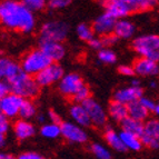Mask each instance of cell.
I'll use <instances>...</instances> for the list:
<instances>
[{
  "label": "cell",
  "instance_id": "cell-1",
  "mask_svg": "<svg viewBox=\"0 0 159 159\" xmlns=\"http://www.w3.org/2000/svg\"><path fill=\"white\" fill-rule=\"evenodd\" d=\"M0 24L6 29L29 34L36 27V18L18 0L0 1Z\"/></svg>",
  "mask_w": 159,
  "mask_h": 159
},
{
  "label": "cell",
  "instance_id": "cell-2",
  "mask_svg": "<svg viewBox=\"0 0 159 159\" xmlns=\"http://www.w3.org/2000/svg\"><path fill=\"white\" fill-rule=\"evenodd\" d=\"M7 81L10 86L11 93L20 96L24 99H32L39 93L40 87L36 79L30 75L26 74L24 70Z\"/></svg>",
  "mask_w": 159,
  "mask_h": 159
},
{
  "label": "cell",
  "instance_id": "cell-3",
  "mask_svg": "<svg viewBox=\"0 0 159 159\" xmlns=\"http://www.w3.org/2000/svg\"><path fill=\"white\" fill-rule=\"evenodd\" d=\"M51 64H52L51 59L40 48H37L28 51L22 57L20 67L26 74L36 76Z\"/></svg>",
  "mask_w": 159,
  "mask_h": 159
},
{
  "label": "cell",
  "instance_id": "cell-4",
  "mask_svg": "<svg viewBox=\"0 0 159 159\" xmlns=\"http://www.w3.org/2000/svg\"><path fill=\"white\" fill-rule=\"evenodd\" d=\"M133 48L140 57L159 62V36L157 34H145L136 38Z\"/></svg>",
  "mask_w": 159,
  "mask_h": 159
},
{
  "label": "cell",
  "instance_id": "cell-5",
  "mask_svg": "<svg viewBox=\"0 0 159 159\" xmlns=\"http://www.w3.org/2000/svg\"><path fill=\"white\" fill-rule=\"evenodd\" d=\"M69 27L66 22L59 20H51L43 24L40 28V40H51L62 43L67 38Z\"/></svg>",
  "mask_w": 159,
  "mask_h": 159
},
{
  "label": "cell",
  "instance_id": "cell-6",
  "mask_svg": "<svg viewBox=\"0 0 159 159\" xmlns=\"http://www.w3.org/2000/svg\"><path fill=\"white\" fill-rule=\"evenodd\" d=\"M84 86H85V82L82 80L81 76L76 72H69L64 75V77L58 82V89L61 95L71 99Z\"/></svg>",
  "mask_w": 159,
  "mask_h": 159
},
{
  "label": "cell",
  "instance_id": "cell-7",
  "mask_svg": "<svg viewBox=\"0 0 159 159\" xmlns=\"http://www.w3.org/2000/svg\"><path fill=\"white\" fill-rule=\"evenodd\" d=\"M64 69L57 62H52L51 65L45 68L43 71L34 76V79L39 85V87H49V86L57 84L64 77Z\"/></svg>",
  "mask_w": 159,
  "mask_h": 159
},
{
  "label": "cell",
  "instance_id": "cell-8",
  "mask_svg": "<svg viewBox=\"0 0 159 159\" xmlns=\"http://www.w3.org/2000/svg\"><path fill=\"white\" fill-rule=\"evenodd\" d=\"M61 126V136L70 143H87L88 134L86 133L85 128L80 127L74 121H64L60 124Z\"/></svg>",
  "mask_w": 159,
  "mask_h": 159
},
{
  "label": "cell",
  "instance_id": "cell-9",
  "mask_svg": "<svg viewBox=\"0 0 159 159\" xmlns=\"http://www.w3.org/2000/svg\"><path fill=\"white\" fill-rule=\"evenodd\" d=\"M82 105L87 110L88 116L90 118L93 126L98 128L106 126L107 120H108V115L98 101L95 100L93 98H89L86 101H84Z\"/></svg>",
  "mask_w": 159,
  "mask_h": 159
},
{
  "label": "cell",
  "instance_id": "cell-10",
  "mask_svg": "<svg viewBox=\"0 0 159 159\" xmlns=\"http://www.w3.org/2000/svg\"><path fill=\"white\" fill-rule=\"evenodd\" d=\"M140 140L143 146H146L147 148H159V119H150L145 124V129Z\"/></svg>",
  "mask_w": 159,
  "mask_h": 159
},
{
  "label": "cell",
  "instance_id": "cell-11",
  "mask_svg": "<svg viewBox=\"0 0 159 159\" xmlns=\"http://www.w3.org/2000/svg\"><path fill=\"white\" fill-rule=\"evenodd\" d=\"M25 99L16 93H10L0 100V110L7 118L12 119L19 116V111Z\"/></svg>",
  "mask_w": 159,
  "mask_h": 159
},
{
  "label": "cell",
  "instance_id": "cell-12",
  "mask_svg": "<svg viewBox=\"0 0 159 159\" xmlns=\"http://www.w3.org/2000/svg\"><path fill=\"white\" fill-rule=\"evenodd\" d=\"M39 48L51 59L52 62H58L66 56V48L58 41L39 39Z\"/></svg>",
  "mask_w": 159,
  "mask_h": 159
},
{
  "label": "cell",
  "instance_id": "cell-13",
  "mask_svg": "<svg viewBox=\"0 0 159 159\" xmlns=\"http://www.w3.org/2000/svg\"><path fill=\"white\" fill-rule=\"evenodd\" d=\"M133 68L135 70V75L143 76V77H154L159 75V65L143 57L136 59Z\"/></svg>",
  "mask_w": 159,
  "mask_h": 159
},
{
  "label": "cell",
  "instance_id": "cell-14",
  "mask_svg": "<svg viewBox=\"0 0 159 159\" xmlns=\"http://www.w3.org/2000/svg\"><path fill=\"white\" fill-rule=\"evenodd\" d=\"M117 19L108 15L107 12H103L99 17L95 19V21L93 24V29L95 34H99L100 37L106 36L109 34H114L115 25H116Z\"/></svg>",
  "mask_w": 159,
  "mask_h": 159
},
{
  "label": "cell",
  "instance_id": "cell-15",
  "mask_svg": "<svg viewBox=\"0 0 159 159\" xmlns=\"http://www.w3.org/2000/svg\"><path fill=\"white\" fill-rule=\"evenodd\" d=\"M102 5L105 7V12L117 20L124 19L129 13H131L124 0H102Z\"/></svg>",
  "mask_w": 159,
  "mask_h": 159
},
{
  "label": "cell",
  "instance_id": "cell-16",
  "mask_svg": "<svg viewBox=\"0 0 159 159\" xmlns=\"http://www.w3.org/2000/svg\"><path fill=\"white\" fill-rule=\"evenodd\" d=\"M143 97V89L141 87H135L130 85L129 87L118 89L114 93V100L119 101V102L129 105V103L137 101Z\"/></svg>",
  "mask_w": 159,
  "mask_h": 159
},
{
  "label": "cell",
  "instance_id": "cell-17",
  "mask_svg": "<svg viewBox=\"0 0 159 159\" xmlns=\"http://www.w3.org/2000/svg\"><path fill=\"white\" fill-rule=\"evenodd\" d=\"M12 130L15 137L21 141L31 138L36 133V128L32 125V122H30L29 120L21 119V118L13 122Z\"/></svg>",
  "mask_w": 159,
  "mask_h": 159
},
{
  "label": "cell",
  "instance_id": "cell-18",
  "mask_svg": "<svg viewBox=\"0 0 159 159\" xmlns=\"http://www.w3.org/2000/svg\"><path fill=\"white\" fill-rule=\"evenodd\" d=\"M69 115L71 117L72 121L77 124L78 126L82 128H88L93 126L91 120L88 116V112L82 103H76L75 102L70 109H69Z\"/></svg>",
  "mask_w": 159,
  "mask_h": 159
},
{
  "label": "cell",
  "instance_id": "cell-19",
  "mask_svg": "<svg viewBox=\"0 0 159 159\" xmlns=\"http://www.w3.org/2000/svg\"><path fill=\"white\" fill-rule=\"evenodd\" d=\"M20 65L7 57H0V80H9L21 71Z\"/></svg>",
  "mask_w": 159,
  "mask_h": 159
},
{
  "label": "cell",
  "instance_id": "cell-20",
  "mask_svg": "<svg viewBox=\"0 0 159 159\" xmlns=\"http://www.w3.org/2000/svg\"><path fill=\"white\" fill-rule=\"evenodd\" d=\"M136 27L131 21L127 19H119L115 25L114 34L118 39H128L135 34Z\"/></svg>",
  "mask_w": 159,
  "mask_h": 159
},
{
  "label": "cell",
  "instance_id": "cell-21",
  "mask_svg": "<svg viewBox=\"0 0 159 159\" xmlns=\"http://www.w3.org/2000/svg\"><path fill=\"white\" fill-rule=\"evenodd\" d=\"M103 138H105L106 143H108V146L114 150L118 151V152H124L127 150L125 145L122 143L119 133H117L116 130L111 129V128H107L105 130V134H103Z\"/></svg>",
  "mask_w": 159,
  "mask_h": 159
},
{
  "label": "cell",
  "instance_id": "cell-22",
  "mask_svg": "<svg viewBox=\"0 0 159 159\" xmlns=\"http://www.w3.org/2000/svg\"><path fill=\"white\" fill-rule=\"evenodd\" d=\"M108 115L116 121L121 122L128 117V107L127 105L119 101L112 100L108 106Z\"/></svg>",
  "mask_w": 159,
  "mask_h": 159
},
{
  "label": "cell",
  "instance_id": "cell-23",
  "mask_svg": "<svg viewBox=\"0 0 159 159\" xmlns=\"http://www.w3.org/2000/svg\"><path fill=\"white\" fill-rule=\"evenodd\" d=\"M120 125H121V130L138 136L139 138L143 136V129H145V124H143V121L133 119V118H130V117L125 118V119L120 122Z\"/></svg>",
  "mask_w": 159,
  "mask_h": 159
},
{
  "label": "cell",
  "instance_id": "cell-24",
  "mask_svg": "<svg viewBox=\"0 0 159 159\" xmlns=\"http://www.w3.org/2000/svg\"><path fill=\"white\" fill-rule=\"evenodd\" d=\"M131 12H141L154 9L158 0H124Z\"/></svg>",
  "mask_w": 159,
  "mask_h": 159
},
{
  "label": "cell",
  "instance_id": "cell-25",
  "mask_svg": "<svg viewBox=\"0 0 159 159\" xmlns=\"http://www.w3.org/2000/svg\"><path fill=\"white\" fill-rule=\"evenodd\" d=\"M127 107H128V117H130V118L139 120V121H143V120H146L148 118L149 111L141 105L139 100L129 103V105H127Z\"/></svg>",
  "mask_w": 159,
  "mask_h": 159
},
{
  "label": "cell",
  "instance_id": "cell-26",
  "mask_svg": "<svg viewBox=\"0 0 159 159\" xmlns=\"http://www.w3.org/2000/svg\"><path fill=\"white\" fill-rule=\"evenodd\" d=\"M119 136L121 138L122 143L125 145L126 149H129V150L138 151L140 150L141 147H143V143H141L140 138L133 134L127 133V131H119Z\"/></svg>",
  "mask_w": 159,
  "mask_h": 159
},
{
  "label": "cell",
  "instance_id": "cell-27",
  "mask_svg": "<svg viewBox=\"0 0 159 159\" xmlns=\"http://www.w3.org/2000/svg\"><path fill=\"white\" fill-rule=\"evenodd\" d=\"M40 134L47 139H56L59 136H61V126L55 122L43 124L40 127Z\"/></svg>",
  "mask_w": 159,
  "mask_h": 159
},
{
  "label": "cell",
  "instance_id": "cell-28",
  "mask_svg": "<svg viewBox=\"0 0 159 159\" xmlns=\"http://www.w3.org/2000/svg\"><path fill=\"white\" fill-rule=\"evenodd\" d=\"M34 116H37L36 105L32 102L31 99H25L21 105V108H20V111H19V117L21 119L29 120L34 118Z\"/></svg>",
  "mask_w": 159,
  "mask_h": 159
},
{
  "label": "cell",
  "instance_id": "cell-29",
  "mask_svg": "<svg viewBox=\"0 0 159 159\" xmlns=\"http://www.w3.org/2000/svg\"><path fill=\"white\" fill-rule=\"evenodd\" d=\"M76 34L82 41H87V43H89L91 39L95 38V31H93V27L87 24L78 25L76 28Z\"/></svg>",
  "mask_w": 159,
  "mask_h": 159
},
{
  "label": "cell",
  "instance_id": "cell-30",
  "mask_svg": "<svg viewBox=\"0 0 159 159\" xmlns=\"http://www.w3.org/2000/svg\"><path fill=\"white\" fill-rule=\"evenodd\" d=\"M90 151L91 154L96 157L97 159H111V152L108 150V148L101 145V143H91L90 146Z\"/></svg>",
  "mask_w": 159,
  "mask_h": 159
},
{
  "label": "cell",
  "instance_id": "cell-31",
  "mask_svg": "<svg viewBox=\"0 0 159 159\" xmlns=\"http://www.w3.org/2000/svg\"><path fill=\"white\" fill-rule=\"evenodd\" d=\"M98 59L100 62L106 65H112L117 61V55L109 48H102L98 51Z\"/></svg>",
  "mask_w": 159,
  "mask_h": 159
},
{
  "label": "cell",
  "instance_id": "cell-32",
  "mask_svg": "<svg viewBox=\"0 0 159 159\" xmlns=\"http://www.w3.org/2000/svg\"><path fill=\"white\" fill-rule=\"evenodd\" d=\"M20 1L32 13L43 10L47 6V0H20Z\"/></svg>",
  "mask_w": 159,
  "mask_h": 159
},
{
  "label": "cell",
  "instance_id": "cell-33",
  "mask_svg": "<svg viewBox=\"0 0 159 159\" xmlns=\"http://www.w3.org/2000/svg\"><path fill=\"white\" fill-rule=\"evenodd\" d=\"M89 98H91L90 89H89V88L85 85L79 91H78L77 93H76V96L72 98V100H74L76 103H82L84 101H86L87 99H89Z\"/></svg>",
  "mask_w": 159,
  "mask_h": 159
},
{
  "label": "cell",
  "instance_id": "cell-34",
  "mask_svg": "<svg viewBox=\"0 0 159 159\" xmlns=\"http://www.w3.org/2000/svg\"><path fill=\"white\" fill-rule=\"evenodd\" d=\"M71 1L72 0H47V5L52 10H59L68 7Z\"/></svg>",
  "mask_w": 159,
  "mask_h": 159
},
{
  "label": "cell",
  "instance_id": "cell-35",
  "mask_svg": "<svg viewBox=\"0 0 159 159\" xmlns=\"http://www.w3.org/2000/svg\"><path fill=\"white\" fill-rule=\"evenodd\" d=\"M10 129V122H9V118L5 116L0 110V134H7Z\"/></svg>",
  "mask_w": 159,
  "mask_h": 159
},
{
  "label": "cell",
  "instance_id": "cell-36",
  "mask_svg": "<svg viewBox=\"0 0 159 159\" xmlns=\"http://www.w3.org/2000/svg\"><path fill=\"white\" fill-rule=\"evenodd\" d=\"M100 38H101V41H102L103 48L110 47V46L115 45V43L118 41V38H117L114 34H106V36H102V37H100Z\"/></svg>",
  "mask_w": 159,
  "mask_h": 159
},
{
  "label": "cell",
  "instance_id": "cell-37",
  "mask_svg": "<svg viewBox=\"0 0 159 159\" xmlns=\"http://www.w3.org/2000/svg\"><path fill=\"white\" fill-rule=\"evenodd\" d=\"M43 156H41L38 152H34V151H25L21 152L20 155L17 156V159H43Z\"/></svg>",
  "mask_w": 159,
  "mask_h": 159
},
{
  "label": "cell",
  "instance_id": "cell-38",
  "mask_svg": "<svg viewBox=\"0 0 159 159\" xmlns=\"http://www.w3.org/2000/svg\"><path fill=\"white\" fill-rule=\"evenodd\" d=\"M11 93L10 86L7 80H0V100Z\"/></svg>",
  "mask_w": 159,
  "mask_h": 159
},
{
  "label": "cell",
  "instance_id": "cell-39",
  "mask_svg": "<svg viewBox=\"0 0 159 159\" xmlns=\"http://www.w3.org/2000/svg\"><path fill=\"white\" fill-rule=\"evenodd\" d=\"M139 101H140L141 105H143L148 111H154L155 107H156V102H155L152 99L147 98V97H141V98L139 99Z\"/></svg>",
  "mask_w": 159,
  "mask_h": 159
},
{
  "label": "cell",
  "instance_id": "cell-40",
  "mask_svg": "<svg viewBox=\"0 0 159 159\" xmlns=\"http://www.w3.org/2000/svg\"><path fill=\"white\" fill-rule=\"evenodd\" d=\"M118 71L119 74H121L122 76H126V77H131L135 75V70L131 66H128V65H121L118 68Z\"/></svg>",
  "mask_w": 159,
  "mask_h": 159
},
{
  "label": "cell",
  "instance_id": "cell-41",
  "mask_svg": "<svg viewBox=\"0 0 159 159\" xmlns=\"http://www.w3.org/2000/svg\"><path fill=\"white\" fill-rule=\"evenodd\" d=\"M89 46H90L93 49H95V50H100V49H102L103 46H102V41H101V38H93V39H91L90 41H89Z\"/></svg>",
  "mask_w": 159,
  "mask_h": 159
},
{
  "label": "cell",
  "instance_id": "cell-42",
  "mask_svg": "<svg viewBox=\"0 0 159 159\" xmlns=\"http://www.w3.org/2000/svg\"><path fill=\"white\" fill-rule=\"evenodd\" d=\"M48 118L50 119V122H55V124H59L60 125L61 122V118L58 115V112H56L55 110H49L48 112Z\"/></svg>",
  "mask_w": 159,
  "mask_h": 159
},
{
  "label": "cell",
  "instance_id": "cell-43",
  "mask_svg": "<svg viewBox=\"0 0 159 159\" xmlns=\"http://www.w3.org/2000/svg\"><path fill=\"white\" fill-rule=\"evenodd\" d=\"M0 159H17V157L7 152H0Z\"/></svg>",
  "mask_w": 159,
  "mask_h": 159
},
{
  "label": "cell",
  "instance_id": "cell-44",
  "mask_svg": "<svg viewBox=\"0 0 159 159\" xmlns=\"http://www.w3.org/2000/svg\"><path fill=\"white\" fill-rule=\"evenodd\" d=\"M6 143H7V140H6V135L5 134H0V148H3V147L6 146Z\"/></svg>",
  "mask_w": 159,
  "mask_h": 159
},
{
  "label": "cell",
  "instance_id": "cell-45",
  "mask_svg": "<svg viewBox=\"0 0 159 159\" xmlns=\"http://www.w3.org/2000/svg\"><path fill=\"white\" fill-rule=\"evenodd\" d=\"M36 118H37V121H38V122H40V124H43V122H45V120H46L45 116H43V114L37 115V116H36Z\"/></svg>",
  "mask_w": 159,
  "mask_h": 159
},
{
  "label": "cell",
  "instance_id": "cell-46",
  "mask_svg": "<svg viewBox=\"0 0 159 159\" xmlns=\"http://www.w3.org/2000/svg\"><path fill=\"white\" fill-rule=\"evenodd\" d=\"M131 86H135V87H140V81L138 79H133L131 80Z\"/></svg>",
  "mask_w": 159,
  "mask_h": 159
},
{
  "label": "cell",
  "instance_id": "cell-47",
  "mask_svg": "<svg viewBox=\"0 0 159 159\" xmlns=\"http://www.w3.org/2000/svg\"><path fill=\"white\" fill-rule=\"evenodd\" d=\"M157 86H158V84H157V81H155V80H151L150 82H149V87L150 88H157Z\"/></svg>",
  "mask_w": 159,
  "mask_h": 159
},
{
  "label": "cell",
  "instance_id": "cell-48",
  "mask_svg": "<svg viewBox=\"0 0 159 159\" xmlns=\"http://www.w3.org/2000/svg\"><path fill=\"white\" fill-rule=\"evenodd\" d=\"M154 112L159 117V102L156 103V107H155V109H154Z\"/></svg>",
  "mask_w": 159,
  "mask_h": 159
},
{
  "label": "cell",
  "instance_id": "cell-49",
  "mask_svg": "<svg viewBox=\"0 0 159 159\" xmlns=\"http://www.w3.org/2000/svg\"><path fill=\"white\" fill-rule=\"evenodd\" d=\"M43 159H47V158H45V157H43Z\"/></svg>",
  "mask_w": 159,
  "mask_h": 159
}]
</instances>
